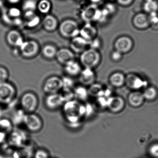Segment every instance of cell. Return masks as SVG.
Returning a JSON list of instances; mask_svg holds the SVG:
<instances>
[{
    "label": "cell",
    "instance_id": "44dd1931",
    "mask_svg": "<svg viewBox=\"0 0 158 158\" xmlns=\"http://www.w3.org/2000/svg\"><path fill=\"white\" fill-rule=\"evenodd\" d=\"M43 26L47 31H54L58 27V21L54 16L47 15L43 20Z\"/></svg>",
    "mask_w": 158,
    "mask_h": 158
},
{
    "label": "cell",
    "instance_id": "60d3db41",
    "mask_svg": "<svg viewBox=\"0 0 158 158\" xmlns=\"http://www.w3.org/2000/svg\"><path fill=\"white\" fill-rule=\"evenodd\" d=\"M119 4L122 6H128L131 4L134 0H117Z\"/></svg>",
    "mask_w": 158,
    "mask_h": 158
},
{
    "label": "cell",
    "instance_id": "4fadbf2b",
    "mask_svg": "<svg viewBox=\"0 0 158 158\" xmlns=\"http://www.w3.org/2000/svg\"><path fill=\"white\" fill-rule=\"evenodd\" d=\"M6 41L9 45L15 48H19L25 41L21 33L16 30L8 31L6 35Z\"/></svg>",
    "mask_w": 158,
    "mask_h": 158
},
{
    "label": "cell",
    "instance_id": "83f0119b",
    "mask_svg": "<svg viewBox=\"0 0 158 158\" xmlns=\"http://www.w3.org/2000/svg\"><path fill=\"white\" fill-rule=\"evenodd\" d=\"M52 4L49 0H40L37 3V9L43 14H47L51 11Z\"/></svg>",
    "mask_w": 158,
    "mask_h": 158
},
{
    "label": "cell",
    "instance_id": "ffe728a7",
    "mask_svg": "<svg viewBox=\"0 0 158 158\" xmlns=\"http://www.w3.org/2000/svg\"><path fill=\"white\" fill-rule=\"evenodd\" d=\"M96 34L95 28L89 24H86L80 29V36L89 42L95 39Z\"/></svg>",
    "mask_w": 158,
    "mask_h": 158
},
{
    "label": "cell",
    "instance_id": "277c9868",
    "mask_svg": "<svg viewBox=\"0 0 158 158\" xmlns=\"http://www.w3.org/2000/svg\"><path fill=\"white\" fill-rule=\"evenodd\" d=\"M20 103L22 110L28 113H33L38 107V98L33 93L28 92L22 96Z\"/></svg>",
    "mask_w": 158,
    "mask_h": 158
},
{
    "label": "cell",
    "instance_id": "8d00e7d4",
    "mask_svg": "<svg viewBox=\"0 0 158 158\" xmlns=\"http://www.w3.org/2000/svg\"><path fill=\"white\" fill-rule=\"evenodd\" d=\"M9 77L8 71L6 69L0 67V83L7 81Z\"/></svg>",
    "mask_w": 158,
    "mask_h": 158
},
{
    "label": "cell",
    "instance_id": "6da1fadb",
    "mask_svg": "<svg viewBox=\"0 0 158 158\" xmlns=\"http://www.w3.org/2000/svg\"><path fill=\"white\" fill-rule=\"evenodd\" d=\"M63 112L68 124L71 128L79 127L81 119L85 116V106L77 100L65 102Z\"/></svg>",
    "mask_w": 158,
    "mask_h": 158
},
{
    "label": "cell",
    "instance_id": "8fae6325",
    "mask_svg": "<svg viewBox=\"0 0 158 158\" xmlns=\"http://www.w3.org/2000/svg\"><path fill=\"white\" fill-rule=\"evenodd\" d=\"M90 42L86 40L81 36H77L71 39L70 43V50L73 52L81 54L87 50Z\"/></svg>",
    "mask_w": 158,
    "mask_h": 158
},
{
    "label": "cell",
    "instance_id": "2e32d148",
    "mask_svg": "<svg viewBox=\"0 0 158 158\" xmlns=\"http://www.w3.org/2000/svg\"><path fill=\"white\" fill-rule=\"evenodd\" d=\"M125 103L120 97H113L107 100V107L112 112H120L124 108Z\"/></svg>",
    "mask_w": 158,
    "mask_h": 158
},
{
    "label": "cell",
    "instance_id": "9c48e42d",
    "mask_svg": "<svg viewBox=\"0 0 158 158\" xmlns=\"http://www.w3.org/2000/svg\"><path fill=\"white\" fill-rule=\"evenodd\" d=\"M132 40L128 36H123L118 38L114 44L115 50L121 54L130 52L133 48Z\"/></svg>",
    "mask_w": 158,
    "mask_h": 158
},
{
    "label": "cell",
    "instance_id": "f35d334b",
    "mask_svg": "<svg viewBox=\"0 0 158 158\" xmlns=\"http://www.w3.org/2000/svg\"><path fill=\"white\" fill-rule=\"evenodd\" d=\"M150 155L154 158H158V143H155L149 148Z\"/></svg>",
    "mask_w": 158,
    "mask_h": 158
},
{
    "label": "cell",
    "instance_id": "7402d4cb",
    "mask_svg": "<svg viewBox=\"0 0 158 158\" xmlns=\"http://www.w3.org/2000/svg\"><path fill=\"white\" fill-rule=\"evenodd\" d=\"M143 94L138 91H135L129 95L128 101L132 106L138 107L143 104L144 101Z\"/></svg>",
    "mask_w": 158,
    "mask_h": 158
},
{
    "label": "cell",
    "instance_id": "d4e9b609",
    "mask_svg": "<svg viewBox=\"0 0 158 158\" xmlns=\"http://www.w3.org/2000/svg\"><path fill=\"white\" fill-rule=\"evenodd\" d=\"M57 52L56 47L52 44H46L42 49L43 56L48 59H52L56 57Z\"/></svg>",
    "mask_w": 158,
    "mask_h": 158
},
{
    "label": "cell",
    "instance_id": "30bf717a",
    "mask_svg": "<svg viewBox=\"0 0 158 158\" xmlns=\"http://www.w3.org/2000/svg\"><path fill=\"white\" fill-rule=\"evenodd\" d=\"M65 99L60 93L47 95L45 99L46 106L50 110H56L63 106Z\"/></svg>",
    "mask_w": 158,
    "mask_h": 158
},
{
    "label": "cell",
    "instance_id": "4dcf8cb0",
    "mask_svg": "<svg viewBox=\"0 0 158 158\" xmlns=\"http://www.w3.org/2000/svg\"><path fill=\"white\" fill-rule=\"evenodd\" d=\"M143 94L145 99L148 100H153L157 97L158 92L155 87L151 86L146 89Z\"/></svg>",
    "mask_w": 158,
    "mask_h": 158
},
{
    "label": "cell",
    "instance_id": "3957f363",
    "mask_svg": "<svg viewBox=\"0 0 158 158\" xmlns=\"http://www.w3.org/2000/svg\"><path fill=\"white\" fill-rule=\"evenodd\" d=\"M58 30L61 36L67 39H73L79 35L80 28L78 23L73 19H66L62 21Z\"/></svg>",
    "mask_w": 158,
    "mask_h": 158
},
{
    "label": "cell",
    "instance_id": "484cf974",
    "mask_svg": "<svg viewBox=\"0 0 158 158\" xmlns=\"http://www.w3.org/2000/svg\"><path fill=\"white\" fill-rule=\"evenodd\" d=\"M143 9L149 15L157 13L158 11V2L156 0H146L144 4Z\"/></svg>",
    "mask_w": 158,
    "mask_h": 158
},
{
    "label": "cell",
    "instance_id": "8992f818",
    "mask_svg": "<svg viewBox=\"0 0 158 158\" xmlns=\"http://www.w3.org/2000/svg\"><path fill=\"white\" fill-rule=\"evenodd\" d=\"M23 123L28 131L32 133L39 132L42 130L43 126L41 119L33 113L26 114Z\"/></svg>",
    "mask_w": 158,
    "mask_h": 158
},
{
    "label": "cell",
    "instance_id": "ab89813d",
    "mask_svg": "<svg viewBox=\"0 0 158 158\" xmlns=\"http://www.w3.org/2000/svg\"><path fill=\"white\" fill-rule=\"evenodd\" d=\"M122 54L121 53L119 52L115 51L112 52L111 54V58L113 61L115 62H118L122 58Z\"/></svg>",
    "mask_w": 158,
    "mask_h": 158
},
{
    "label": "cell",
    "instance_id": "e575fe53",
    "mask_svg": "<svg viewBox=\"0 0 158 158\" xmlns=\"http://www.w3.org/2000/svg\"><path fill=\"white\" fill-rule=\"evenodd\" d=\"M33 158H51L49 152L45 149L40 148L35 151Z\"/></svg>",
    "mask_w": 158,
    "mask_h": 158
},
{
    "label": "cell",
    "instance_id": "7c38bea8",
    "mask_svg": "<svg viewBox=\"0 0 158 158\" xmlns=\"http://www.w3.org/2000/svg\"><path fill=\"white\" fill-rule=\"evenodd\" d=\"M132 23L136 28L144 30L150 27L149 15L145 13L136 14L133 18Z\"/></svg>",
    "mask_w": 158,
    "mask_h": 158
},
{
    "label": "cell",
    "instance_id": "ba28073f",
    "mask_svg": "<svg viewBox=\"0 0 158 158\" xmlns=\"http://www.w3.org/2000/svg\"><path fill=\"white\" fill-rule=\"evenodd\" d=\"M20 54L26 58L36 56L40 51L39 44L34 40L25 41L19 48Z\"/></svg>",
    "mask_w": 158,
    "mask_h": 158
},
{
    "label": "cell",
    "instance_id": "d6986e66",
    "mask_svg": "<svg viewBox=\"0 0 158 158\" xmlns=\"http://www.w3.org/2000/svg\"><path fill=\"white\" fill-rule=\"evenodd\" d=\"M64 69L65 72L70 77L79 76L82 71L80 64L75 61V60L65 64Z\"/></svg>",
    "mask_w": 158,
    "mask_h": 158
},
{
    "label": "cell",
    "instance_id": "d6a6232c",
    "mask_svg": "<svg viewBox=\"0 0 158 158\" xmlns=\"http://www.w3.org/2000/svg\"><path fill=\"white\" fill-rule=\"evenodd\" d=\"M12 129V123L7 119L0 120V131L6 133L9 132Z\"/></svg>",
    "mask_w": 158,
    "mask_h": 158
},
{
    "label": "cell",
    "instance_id": "7a4b0ae2",
    "mask_svg": "<svg viewBox=\"0 0 158 158\" xmlns=\"http://www.w3.org/2000/svg\"><path fill=\"white\" fill-rule=\"evenodd\" d=\"M101 61V56L98 51L89 48L83 52L80 56V63L84 68L91 69L99 65Z\"/></svg>",
    "mask_w": 158,
    "mask_h": 158
},
{
    "label": "cell",
    "instance_id": "5b68a950",
    "mask_svg": "<svg viewBox=\"0 0 158 158\" xmlns=\"http://www.w3.org/2000/svg\"><path fill=\"white\" fill-rule=\"evenodd\" d=\"M15 86L8 82L0 83V103L7 105L11 103L16 95Z\"/></svg>",
    "mask_w": 158,
    "mask_h": 158
},
{
    "label": "cell",
    "instance_id": "ee69618b",
    "mask_svg": "<svg viewBox=\"0 0 158 158\" xmlns=\"http://www.w3.org/2000/svg\"><path fill=\"white\" fill-rule=\"evenodd\" d=\"M92 1H93V2H95V1H98V0H92Z\"/></svg>",
    "mask_w": 158,
    "mask_h": 158
},
{
    "label": "cell",
    "instance_id": "f546056e",
    "mask_svg": "<svg viewBox=\"0 0 158 158\" xmlns=\"http://www.w3.org/2000/svg\"><path fill=\"white\" fill-rule=\"evenodd\" d=\"M37 2L36 0H25L22 3V10L24 12L34 11L37 9Z\"/></svg>",
    "mask_w": 158,
    "mask_h": 158
},
{
    "label": "cell",
    "instance_id": "b9f144b4",
    "mask_svg": "<svg viewBox=\"0 0 158 158\" xmlns=\"http://www.w3.org/2000/svg\"><path fill=\"white\" fill-rule=\"evenodd\" d=\"M21 0H7L9 3L12 5H15L18 4Z\"/></svg>",
    "mask_w": 158,
    "mask_h": 158
},
{
    "label": "cell",
    "instance_id": "9a60e30c",
    "mask_svg": "<svg viewBox=\"0 0 158 158\" xmlns=\"http://www.w3.org/2000/svg\"><path fill=\"white\" fill-rule=\"evenodd\" d=\"M55 58L58 63L65 65L69 62L74 60L75 55L70 49L61 48L58 50Z\"/></svg>",
    "mask_w": 158,
    "mask_h": 158
},
{
    "label": "cell",
    "instance_id": "7bdbcfd3",
    "mask_svg": "<svg viewBox=\"0 0 158 158\" xmlns=\"http://www.w3.org/2000/svg\"><path fill=\"white\" fill-rule=\"evenodd\" d=\"M2 3L1 1H0V9H1V7H2Z\"/></svg>",
    "mask_w": 158,
    "mask_h": 158
},
{
    "label": "cell",
    "instance_id": "4316f807",
    "mask_svg": "<svg viewBox=\"0 0 158 158\" xmlns=\"http://www.w3.org/2000/svg\"><path fill=\"white\" fill-rule=\"evenodd\" d=\"M96 13L95 7L93 6H89L83 11L81 17L83 20L86 22H89L94 18Z\"/></svg>",
    "mask_w": 158,
    "mask_h": 158
},
{
    "label": "cell",
    "instance_id": "e0dca14e",
    "mask_svg": "<svg viewBox=\"0 0 158 158\" xmlns=\"http://www.w3.org/2000/svg\"><path fill=\"white\" fill-rule=\"evenodd\" d=\"M125 84L129 88L139 90L145 86V82L143 79L133 74L128 75L125 78Z\"/></svg>",
    "mask_w": 158,
    "mask_h": 158
},
{
    "label": "cell",
    "instance_id": "f1b7e54d",
    "mask_svg": "<svg viewBox=\"0 0 158 158\" xmlns=\"http://www.w3.org/2000/svg\"><path fill=\"white\" fill-rule=\"evenodd\" d=\"M89 95L93 97L103 96L104 91L101 85L97 84L94 83L90 85L89 89H88Z\"/></svg>",
    "mask_w": 158,
    "mask_h": 158
},
{
    "label": "cell",
    "instance_id": "ac0fdd59",
    "mask_svg": "<svg viewBox=\"0 0 158 158\" xmlns=\"http://www.w3.org/2000/svg\"><path fill=\"white\" fill-rule=\"evenodd\" d=\"M24 21L28 27L32 28L40 24L41 18L34 11H27L24 13Z\"/></svg>",
    "mask_w": 158,
    "mask_h": 158
},
{
    "label": "cell",
    "instance_id": "74e56055",
    "mask_svg": "<svg viewBox=\"0 0 158 158\" xmlns=\"http://www.w3.org/2000/svg\"><path fill=\"white\" fill-rule=\"evenodd\" d=\"M25 112V111L22 110L17 112L16 114L15 115V116L14 117V123H17L19 122L23 123L24 117L26 115Z\"/></svg>",
    "mask_w": 158,
    "mask_h": 158
},
{
    "label": "cell",
    "instance_id": "5bb4252c",
    "mask_svg": "<svg viewBox=\"0 0 158 158\" xmlns=\"http://www.w3.org/2000/svg\"><path fill=\"white\" fill-rule=\"evenodd\" d=\"M96 79L95 73L93 69L84 68L82 69L79 75V81L83 86H90L94 83Z\"/></svg>",
    "mask_w": 158,
    "mask_h": 158
},
{
    "label": "cell",
    "instance_id": "603a6c76",
    "mask_svg": "<svg viewBox=\"0 0 158 158\" xmlns=\"http://www.w3.org/2000/svg\"><path fill=\"white\" fill-rule=\"evenodd\" d=\"M73 92L74 98L79 102L87 100L89 96L88 89L83 85L74 87Z\"/></svg>",
    "mask_w": 158,
    "mask_h": 158
},
{
    "label": "cell",
    "instance_id": "cb8c5ba5",
    "mask_svg": "<svg viewBox=\"0 0 158 158\" xmlns=\"http://www.w3.org/2000/svg\"><path fill=\"white\" fill-rule=\"evenodd\" d=\"M126 77L121 72H115L109 77V82L114 87H120L125 84Z\"/></svg>",
    "mask_w": 158,
    "mask_h": 158
},
{
    "label": "cell",
    "instance_id": "836d02e7",
    "mask_svg": "<svg viewBox=\"0 0 158 158\" xmlns=\"http://www.w3.org/2000/svg\"><path fill=\"white\" fill-rule=\"evenodd\" d=\"M6 12L7 15L12 19L20 18L21 15V10L15 6L9 8Z\"/></svg>",
    "mask_w": 158,
    "mask_h": 158
},
{
    "label": "cell",
    "instance_id": "52a82bcc",
    "mask_svg": "<svg viewBox=\"0 0 158 158\" xmlns=\"http://www.w3.org/2000/svg\"><path fill=\"white\" fill-rule=\"evenodd\" d=\"M63 84L62 79L56 76L50 77L45 80L43 86V90L48 94H57L62 90Z\"/></svg>",
    "mask_w": 158,
    "mask_h": 158
},
{
    "label": "cell",
    "instance_id": "d590c367",
    "mask_svg": "<svg viewBox=\"0 0 158 158\" xmlns=\"http://www.w3.org/2000/svg\"><path fill=\"white\" fill-rule=\"evenodd\" d=\"M150 27L154 30H158V15L157 13L150 14L149 15Z\"/></svg>",
    "mask_w": 158,
    "mask_h": 158
},
{
    "label": "cell",
    "instance_id": "1f68e13d",
    "mask_svg": "<svg viewBox=\"0 0 158 158\" xmlns=\"http://www.w3.org/2000/svg\"><path fill=\"white\" fill-rule=\"evenodd\" d=\"M62 81V90L73 91L74 88V82L70 77H65L61 78Z\"/></svg>",
    "mask_w": 158,
    "mask_h": 158
}]
</instances>
